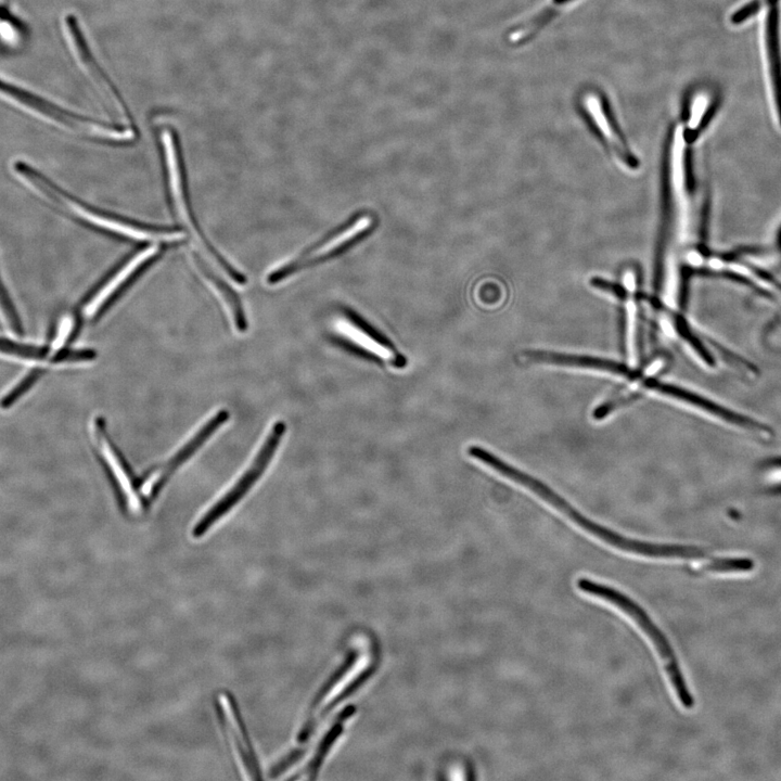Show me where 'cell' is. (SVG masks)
<instances>
[{
	"instance_id": "cell-5",
	"label": "cell",
	"mask_w": 781,
	"mask_h": 781,
	"mask_svg": "<svg viewBox=\"0 0 781 781\" xmlns=\"http://www.w3.org/2000/svg\"><path fill=\"white\" fill-rule=\"evenodd\" d=\"M576 585H578L581 592L603 599L620 609L638 625L640 630L645 632L664 662L665 671L668 673L676 697L685 709H693L695 707V699L687 686L675 651L667 636L650 619L645 609L640 607L632 598L611 586L585 578L579 579Z\"/></svg>"
},
{
	"instance_id": "cell-21",
	"label": "cell",
	"mask_w": 781,
	"mask_h": 781,
	"mask_svg": "<svg viewBox=\"0 0 781 781\" xmlns=\"http://www.w3.org/2000/svg\"><path fill=\"white\" fill-rule=\"evenodd\" d=\"M0 354L15 357L24 361H48L50 360L48 349L30 347L14 341L0 339Z\"/></svg>"
},
{
	"instance_id": "cell-10",
	"label": "cell",
	"mask_w": 781,
	"mask_h": 781,
	"mask_svg": "<svg viewBox=\"0 0 781 781\" xmlns=\"http://www.w3.org/2000/svg\"><path fill=\"white\" fill-rule=\"evenodd\" d=\"M371 225H373V219L370 216L360 217V219L355 220L349 226L339 230L338 233L320 242L319 245L305 251L298 258L277 268L275 272L268 276V284L275 285L281 283V281L298 273L305 267L315 265L338 255L353 245L355 241L361 239L368 232Z\"/></svg>"
},
{
	"instance_id": "cell-8",
	"label": "cell",
	"mask_w": 781,
	"mask_h": 781,
	"mask_svg": "<svg viewBox=\"0 0 781 781\" xmlns=\"http://www.w3.org/2000/svg\"><path fill=\"white\" fill-rule=\"evenodd\" d=\"M93 432L102 462L106 465L123 508H128L136 514L147 510L150 502L143 493L142 478L135 475L117 445L112 443L104 418L98 417L94 420Z\"/></svg>"
},
{
	"instance_id": "cell-11",
	"label": "cell",
	"mask_w": 781,
	"mask_h": 781,
	"mask_svg": "<svg viewBox=\"0 0 781 781\" xmlns=\"http://www.w3.org/2000/svg\"><path fill=\"white\" fill-rule=\"evenodd\" d=\"M64 33H66L69 47L81 69L97 86L98 91L110 100L113 106L122 112L124 117L132 121V115L126 106L125 101L121 97L117 87H115L107 73L100 67V64L95 59L91 48H89L88 43L85 40L80 22L73 15H68L64 18Z\"/></svg>"
},
{
	"instance_id": "cell-6",
	"label": "cell",
	"mask_w": 781,
	"mask_h": 781,
	"mask_svg": "<svg viewBox=\"0 0 781 781\" xmlns=\"http://www.w3.org/2000/svg\"><path fill=\"white\" fill-rule=\"evenodd\" d=\"M671 237L665 253L663 277L681 275V252L691 238V209L686 176V135L677 126L670 157Z\"/></svg>"
},
{
	"instance_id": "cell-22",
	"label": "cell",
	"mask_w": 781,
	"mask_h": 781,
	"mask_svg": "<svg viewBox=\"0 0 781 781\" xmlns=\"http://www.w3.org/2000/svg\"><path fill=\"white\" fill-rule=\"evenodd\" d=\"M76 328V320L72 315H64L58 322L53 340H51L48 349L50 363L56 361L57 355L66 350V345L71 340Z\"/></svg>"
},
{
	"instance_id": "cell-30",
	"label": "cell",
	"mask_w": 781,
	"mask_h": 781,
	"mask_svg": "<svg viewBox=\"0 0 781 781\" xmlns=\"http://www.w3.org/2000/svg\"><path fill=\"white\" fill-rule=\"evenodd\" d=\"M764 5V0H752L749 4L741 7L732 16V23L735 25L741 24L749 20L751 17L758 15Z\"/></svg>"
},
{
	"instance_id": "cell-31",
	"label": "cell",
	"mask_w": 781,
	"mask_h": 781,
	"mask_svg": "<svg viewBox=\"0 0 781 781\" xmlns=\"http://www.w3.org/2000/svg\"><path fill=\"white\" fill-rule=\"evenodd\" d=\"M637 398H638L637 395L632 394L630 396H626V398H620L617 400L607 402L604 405H601L600 407L596 408V411L594 412V418L596 420H603L609 414H611L614 411V409H617L618 407H621L627 403L633 402Z\"/></svg>"
},
{
	"instance_id": "cell-16",
	"label": "cell",
	"mask_w": 781,
	"mask_h": 781,
	"mask_svg": "<svg viewBox=\"0 0 781 781\" xmlns=\"http://www.w3.org/2000/svg\"><path fill=\"white\" fill-rule=\"evenodd\" d=\"M341 328L345 337H350L353 342L361 341L362 344L368 342L373 345L375 350L382 351L391 357V362L398 368H404L407 364V360L403 354H401L395 345L387 338L384 337L378 330L368 325L363 319L354 315L347 314L344 316Z\"/></svg>"
},
{
	"instance_id": "cell-1",
	"label": "cell",
	"mask_w": 781,
	"mask_h": 781,
	"mask_svg": "<svg viewBox=\"0 0 781 781\" xmlns=\"http://www.w3.org/2000/svg\"><path fill=\"white\" fill-rule=\"evenodd\" d=\"M468 454L472 458L479 460L480 463L498 472L499 475L523 485L524 488L529 489L544 499L545 502L561 511L563 515H566L572 522L578 524L580 528L614 548L623 550V552L650 558L697 559L700 555V549L694 546L654 544L630 540L629 537H624L586 518L570 505L566 499L549 489L544 483L518 470L516 467L508 465L488 450H484L480 446H471L468 448Z\"/></svg>"
},
{
	"instance_id": "cell-24",
	"label": "cell",
	"mask_w": 781,
	"mask_h": 781,
	"mask_svg": "<svg viewBox=\"0 0 781 781\" xmlns=\"http://www.w3.org/2000/svg\"><path fill=\"white\" fill-rule=\"evenodd\" d=\"M378 670V661H376L373 664H370L369 667L362 672L360 675H358L354 681H352L347 687H345L341 693L332 700L328 706L324 709L322 713H320L319 718L316 719L317 723L319 720H322L326 718V716L334 709H336L340 703L350 698L358 689H360L364 684H366L369 681V678L373 676Z\"/></svg>"
},
{
	"instance_id": "cell-18",
	"label": "cell",
	"mask_w": 781,
	"mask_h": 781,
	"mask_svg": "<svg viewBox=\"0 0 781 781\" xmlns=\"http://www.w3.org/2000/svg\"><path fill=\"white\" fill-rule=\"evenodd\" d=\"M356 710V707L349 706L338 715L336 722L332 724L328 733L324 736L323 740L320 741V744L315 752V757L312 759L309 765H307V778L315 780L318 777L320 768H322L328 753L332 747H334L337 740L343 733L344 723L352 718Z\"/></svg>"
},
{
	"instance_id": "cell-28",
	"label": "cell",
	"mask_w": 781,
	"mask_h": 781,
	"mask_svg": "<svg viewBox=\"0 0 781 781\" xmlns=\"http://www.w3.org/2000/svg\"><path fill=\"white\" fill-rule=\"evenodd\" d=\"M40 376V371L36 369L29 371L28 375L22 377L16 386L11 388V390L4 396L2 403L0 404H2L4 408L14 404L21 395H23L33 386L35 381L40 378Z\"/></svg>"
},
{
	"instance_id": "cell-27",
	"label": "cell",
	"mask_w": 781,
	"mask_h": 781,
	"mask_svg": "<svg viewBox=\"0 0 781 781\" xmlns=\"http://www.w3.org/2000/svg\"><path fill=\"white\" fill-rule=\"evenodd\" d=\"M713 112V106L708 105L706 99L699 97L694 100L690 108L688 119V132L696 133L700 130L702 124Z\"/></svg>"
},
{
	"instance_id": "cell-32",
	"label": "cell",
	"mask_w": 781,
	"mask_h": 781,
	"mask_svg": "<svg viewBox=\"0 0 781 781\" xmlns=\"http://www.w3.org/2000/svg\"><path fill=\"white\" fill-rule=\"evenodd\" d=\"M562 2H565V0H562Z\"/></svg>"
},
{
	"instance_id": "cell-26",
	"label": "cell",
	"mask_w": 781,
	"mask_h": 781,
	"mask_svg": "<svg viewBox=\"0 0 781 781\" xmlns=\"http://www.w3.org/2000/svg\"><path fill=\"white\" fill-rule=\"evenodd\" d=\"M225 698L227 700L230 713H232L233 715L234 722L240 731L241 738L243 742H245V745L251 755L252 760L254 761L255 764L259 765V761L258 758H256V753L254 751L253 744L250 739L247 725L245 723V720H243V716L241 714L239 704L236 698L233 696L232 693H229V691L225 693Z\"/></svg>"
},
{
	"instance_id": "cell-2",
	"label": "cell",
	"mask_w": 781,
	"mask_h": 781,
	"mask_svg": "<svg viewBox=\"0 0 781 781\" xmlns=\"http://www.w3.org/2000/svg\"><path fill=\"white\" fill-rule=\"evenodd\" d=\"M12 173L22 185L33 192L37 198L50 204L51 207L54 206L75 216L76 219L107 230L109 233L137 241L176 242L185 239V233L182 230L155 229L133 225L88 208L27 163L16 162L12 165Z\"/></svg>"
},
{
	"instance_id": "cell-29",
	"label": "cell",
	"mask_w": 781,
	"mask_h": 781,
	"mask_svg": "<svg viewBox=\"0 0 781 781\" xmlns=\"http://www.w3.org/2000/svg\"><path fill=\"white\" fill-rule=\"evenodd\" d=\"M306 752L307 749L304 748L291 750L284 758H281L272 766L270 772H268V776L275 779L285 774L293 765H296L305 757Z\"/></svg>"
},
{
	"instance_id": "cell-17",
	"label": "cell",
	"mask_w": 781,
	"mask_h": 781,
	"mask_svg": "<svg viewBox=\"0 0 781 781\" xmlns=\"http://www.w3.org/2000/svg\"><path fill=\"white\" fill-rule=\"evenodd\" d=\"M584 107L587 114L590 115L594 121L598 132L606 140L612 151L616 153L622 162L631 166V168H635L637 162L630 150L627 149L626 145L622 142L621 137L616 130H614L611 120L604 108L603 101H601L596 94H588L584 98Z\"/></svg>"
},
{
	"instance_id": "cell-3",
	"label": "cell",
	"mask_w": 781,
	"mask_h": 781,
	"mask_svg": "<svg viewBox=\"0 0 781 781\" xmlns=\"http://www.w3.org/2000/svg\"><path fill=\"white\" fill-rule=\"evenodd\" d=\"M0 100L30 117L61 130L89 137L124 142L134 137L131 128L114 126L95 121L80 114L63 109L53 102L23 89L20 86L0 80Z\"/></svg>"
},
{
	"instance_id": "cell-7",
	"label": "cell",
	"mask_w": 781,
	"mask_h": 781,
	"mask_svg": "<svg viewBox=\"0 0 781 781\" xmlns=\"http://www.w3.org/2000/svg\"><path fill=\"white\" fill-rule=\"evenodd\" d=\"M286 431L287 426L284 421L275 422V425L271 432L268 433L259 453L256 454L253 463L248 470L243 473L233 488L230 489L219 502H216L215 505H213L198 521L194 530H192V536H194L195 539H201L202 536L206 535L214 524L228 515L229 511L236 507L243 497H246L256 482L262 478L267 467L271 465L277 448L279 447L281 440H283Z\"/></svg>"
},
{
	"instance_id": "cell-25",
	"label": "cell",
	"mask_w": 781,
	"mask_h": 781,
	"mask_svg": "<svg viewBox=\"0 0 781 781\" xmlns=\"http://www.w3.org/2000/svg\"><path fill=\"white\" fill-rule=\"evenodd\" d=\"M754 568V563L748 558H712L702 567L704 572L729 573L748 572Z\"/></svg>"
},
{
	"instance_id": "cell-13",
	"label": "cell",
	"mask_w": 781,
	"mask_h": 781,
	"mask_svg": "<svg viewBox=\"0 0 781 781\" xmlns=\"http://www.w3.org/2000/svg\"><path fill=\"white\" fill-rule=\"evenodd\" d=\"M159 252V247L150 246L134 255L120 271L115 273L114 276L84 304L82 311L84 318L93 320L104 312L109 303L118 296L119 292L123 290L147 264L155 259Z\"/></svg>"
},
{
	"instance_id": "cell-15",
	"label": "cell",
	"mask_w": 781,
	"mask_h": 781,
	"mask_svg": "<svg viewBox=\"0 0 781 781\" xmlns=\"http://www.w3.org/2000/svg\"><path fill=\"white\" fill-rule=\"evenodd\" d=\"M766 3L768 5L765 27L767 59L778 120L781 125V47L778 0H766Z\"/></svg>"
},
{
	"instance_id": "cell-12",
	"label": "cell",
	"mask_w": 781,
	"mask_h": 781,
	"mask_svg": "<svg viewBox=\"0 0 781 781\" xmlns=\"http://www.w3.org/2000/svg\"><path fill=\"white\" fill-rule=\"evenodd\" d=\"M229 419L227 411L216 413L206 425H204L195 435L179 450L169 462L159 465L146 472L142 478L143 493L149 502L156 499L163 490L164 485L168 483L173 473L188 460L194 456L200 447L204 445L213 434L219 430Z\"/></svg>"
},
{
	"instance_id": "cell-4",
	"label": "cell",
	"mask_w": 781,
	"mask_h": 781,
	"mask_svg": "<svg viewBox=\"0 0 781 781\" xmlns=\"http://www.w3.org/2000/svg\"><path fill=\"white\" fill-rule=\"evenodd\" d=\"M161 139L165 153L166 170H168L173 208L179 219L188 228L192 238L195 239V247L198 254L194 255V261L197 270L202 267L213 268L214 271H219L228 276L236 284H246V277L230 265L219 251L213 248L211 242L203 236L195 222L194 216H192L186 196L181 150H179L176 133L171 128H165Z\"/></svg>"
},
{
	"instance_id": "cell-23",
	"label": "cell",
	"mask_w": 781,
	"mask_h": 781,
	"mask_svg": "<svg viewBox=\"0 0 781 781\" xmlns=\"http://www.w3.org/2000/svg\"><path fill=\"white\" fill-rule=\"evenodd\" d=\"M23 27L10 10L0 3V41L10 47H17L23 38Z\"/></svg>"
},
{
	"instance_id": "cell-14",
	"label": "cell",
	"mask_w": 781,
	"mask_h": 781,
	"mask_svg": "<svg viewBox=\"0 0 781 781\" xmlns=\"http://www.w3.org/2000/svg\"><path fill=\"white\" fill-rule=\"evenodd\" d=\"M527 357L530 361L535 363L603 370L608 371V373L613 375L622 376L633 381L643 379L642 374L638 373L636 370L631 369L629 366L610 360H604V358L568 355L546 351H530L527 353Z\"/></svg>"
},
{
	"instance_id": "cell-20",
	"label": "cell",
	"mask_w": 781,
	"mask_h": 781,
	"mask_svg": "<svg viewBox=\"0 0 781 781\" xmlns=\"http://www.w3.org/2000/svg\"><path fill=\"white\" fill-rule=\"evenodd\" d=\"M0 324L11 337L22 336L20 318L0 277Z\"/></svg>"
},
{
	"instance_id": "cell-19",
	"label": "cell",
	"mask_w": 781,
	"mask_h": 781,
	"mask_svg": "<svg viewBox=\"0 0 781 781\" xmlns=\"http://www.w3.org/2000/svg\"><path fill=\"white\" fill-rule=\"evenodd\" d=\"M358 657H360V654H358L357 650L349 652V655L344 659L340 667L332 673L323 686L320 687L312 701L309 718H314V711L319 707V704L322 703L329 695L330 691L343 680L344 676L353 669Z\"/></svg>"
},
{
	"instance_id": "cell-9",
	"label": "cell",
	"mask_w": 781,
	"mask_h": 781,
	"mask_svg": "<svg viewBox=\"0 0 781 781\" xmlns=\"http://www.w3.org/2000/svg\"><path fill=\"white\" fill-rule=\"evenodd\" d=\"M642 380L645 388L655 390L670 396V398L694 406L700 409V411L723 421L724 424L738 430V432L747 433L754 439L768 441L772 440L774 437V431L763 424V422L732 411V409H728L723 405L710 401L709 399L704 398V396L676 387L674 384L663 383L654 378H645Z\"/></svg>"
}]
</instances>
